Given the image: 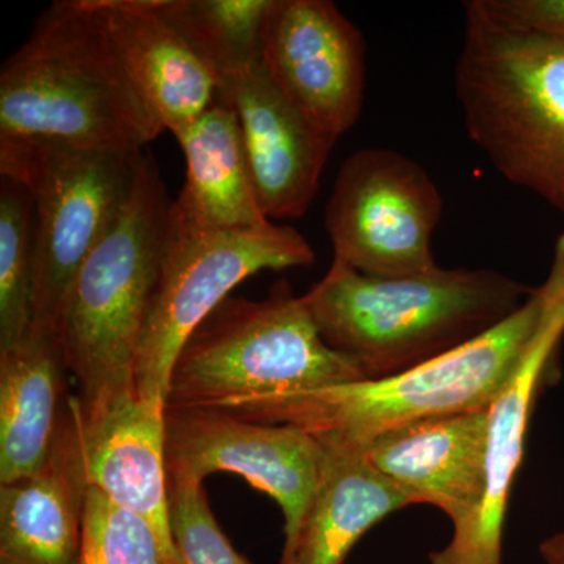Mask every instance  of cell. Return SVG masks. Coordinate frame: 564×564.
Masks as SVG:
<instances>
[{
  "label": "cell",
  "instance_id": "1",
  "mask_svg": "<svg viewBox=\"0 0 564 564\" xmlns=\"http://www.w3.org/2000/svg\"><path fill=\"white\" fill-rule=\"evenodd\" d=\"M165 131L93 0H57L0 69V143L139 152Z\"/></svg>",
  "mask_w": 564,
  "mask_h": 564
},
{
  "label": "cell",
  "instance_id": "2",
  "mask_svg": "<svg viewBox=\"0 0 564 564\" xmlns=\"http://www.w3.org/2000/svg\"><path fill=\"white\" fill-rule=\"evenodd\" d=\"M534 289L489 269H437L419 276H367L333 258L303 295L318 333L366 380L440 358L507 321Z\"/></svg>",
  "mask_w": 564,
  "mask_h": 564
},
{
  "label": "cell",
  "instance_id": "3",
  "mask_svg": "<svg viewBox=\"0 0 564 564\" xmlns=\"http://www.w3.org/2000/svg\"><path fill=\"white\" fill-rule=\"evenodd\" d=\"M545 284L513 315L470 343L406 372L315 391L240 400L210 408L261 423H288L325 443L362 451L380 434L429 421L486 410L510 380L540 328Z\"/></svg>",
  "mask_w": 564,
  "mask_h": 564
},
{
  "label": "cell",
  "instance_id": "4",
  "mask_svg": "<svg viewBox=\"0 0 564 564\" xmlns=\"http://www.w3.org/2000/svg\"><path fill=\"white\" fill-rule=\"evenodd\" d=\"M464 6L455 87L467 133L505 180L564 215V39Z\"/></svg>",
  "mask_w": 564,
  "mask_h": 564
},
{
  "label": "cell",
  "instance_id": "5",
  "mask_svg": "<svg viewBox=\"0 0 564 564\" xmlns=\"http://www.w3.org/2000/svg\"><path fill=\"white\" fill-rule=\"evenodd\" d=\"M172 203L158 163L141 151L131 193L80 267L58 322L79 400L137 384L141 334L161 276Z\"/></svg>",
  "mask_w": 564,
  "mask_h": 564
},
{
  "label": "cell",
  "instance_id": "6",
  "mask_svg": "<svg viewBox=\"0 0 564 564\" xmlns=\"http://www.w3.org/2000/svg\"><path fill=\"white\" fill-rule=\"evenodd\" d=\"M366 380L323 340L303 296L280 280L259 302L226 299L174 362L166 408H214Z\"/></svg>",
  "mask_w": 564,
  "mask_h": 564
},
{
  "label": "cell",
  "instance_id": "7",
  "mask_svg": "<svg viewBox=\"0 0 564 564\" xmlns=\"http://www.w3.org/2000/svg\"><path fill=\"white\" fill-rule=\"evenodd\" d=\"M140 154L0 143V174L24 185L35 207L33 326L57 334L80 267L131 193Z\"/></svg>",
  "mask_w": 564,
  "mask_h": 564
},
{
  "label": "cell",
  "instance_id": "8",
  "mask_svg": "<svg viewBox=\"0 0 564 564\" xmlns=\"http://www.w3.org/2000/svg\"><path fill=\"white\" fill-rule=\"evenodd\" d=\"M314 259L313 248L292 226L272 221L239 231L204 229L170 207L161 276L137 358L141 395L166 404L182 347L240 282L263 270L307 267Z\"/></svg>",
  "mask_w": 564,
  "mask_h": 564
},
{
  "label": "cell",
  "instance_id": "9",
  "mask_svg": "<svg viewBox=\"0 0 564 564\" xmlns=\"http://www.w3.org/2000/svg\"><path fill=\"white\" fill-rule=\"evenodd\" d=\"M443 207L436 184L413 159L384 148L356 151L340 166L326 206L334 258L384 280L432 272Z\"/></svg>",
  "mask_w": 564,
  "mask_h": 564
},
{
  "label": "cell",
  "instance_id": "10",
  "mask_svg": "<svg viewBox=\"0 0 564 564\" xmlns=\"http://www.w3.org/2000/svg\"><path fill=\"white\" fill-rule=\"evenodd\" d=\"M323 459L321 441L300 426L243 421L210 408H166V475L195 481L214 473L247 478L280 505L282 547L303 524L321 484Z\"/></svg>",
  "mask_w": 564,
  "mask_h": 564
},
{
  "label": "cell",
  "instance_id": "11",
  "mask_svg": "<svg viewBox=\"0 0 564 564\" xmlns=\"http://www.w3.org/2000/svg\"><path fill=\"white\" fill-rule=\"evenodd\" d=\"M263 65L315 128L339 139L361 117L366 41L329 0H272Z\"/></svg>",
  "mask_w": 564,
  "mask_h": 564
},
{
  "label": "cell",
  "instance_id": "12",
  "mask_svg": "<svg viewBox=\"0 0 564 564\" xmlns=\"http://www.w3.org/2000/svg\"><path fill=\"white\" fill-rule=\"evenodd\" d=\"M547 304L540 328L510 380L488 408L485 496L469 521L430 554V564H502L503 527L514 478L524 458L534 397L564 334V236L544 282Z\"/></svg>",
  "mask_w": 564,
  "mask_h": 564
},
{
  "label": "cell",
  "instance_id": "13",
  "mask_svg": "<svg viewBox=\"0 0 564 564\" xmlns=\"http://www.w3.org/2000/svg\"><path fill=\"white\" fill-rule=\"evenodd\" d=\"M88 488L135 511L174 552L165 463L166 404L141 395L137 384L91 400L69 397Z\"/></svg>",
  "mask_w": 564,
  "mask_h": 564
},
{
  "label": "cell",
  "instance_id": "14",
  "mask_svg": "<svg viewBox=\"0 0 564 564\" xmlns=\"http://www.w3.org/2000/svg\"><path fill=\"white\" fill-rule=\"evenodd\" d=\"M218 95L236 111L267 220L303 217L337 139L315 128L282 95L263 61L221 80Z\"/></svg>",
  "mask_w": 564,
  "mask_h": 564
},
{
  "label": "cell",
  "instance_id": "15",
  "mask_svg": "<svg viewBox=\"0 0 564 564\" xmlns=\"http://www.w3.org/2000/svg\"><path fill=\"white\" fill-rule=\"evenodd\" d=\"M486 433L488 408L400 426L364 445L362 454L411 503L434 505L456 529L484 500Z\"/></svg>",
  "mask_w": 564,
  "mask_h": 564
},
{
  "label": "cell",
  "instance_id": "16",
  "mask_svg": "<svg viewBox=\"0 0 564 564\" xmlns=\"http://www.w3.org/2000/svg\"><path fill=\"white\" fill-rule=\"evenodd\" d=\"M122 62L163 129L188 128L217 99L221 82L158 10L154 0H93Z\"/></svg>",
  "mask_w": 564,
  "mask_h": 564
},
{
  "label": "cell",
  "instance_id": "17",
  "mask_svg": "<svg viewBox=\"0 0 564 564\" xmlns=\"http://www.w3.org/2000/svg\"><path fill=\"white\" fill-rule=\"evenodd\" d=\"M87 492L68 402L43 467L0 485V558L17 564H79Z\"/></svg>",
  "mask_w": 564,
  "mask_h": 564
},
{
  "label": "cell",
  "instance_id": "18",
  "mask_svg": "<svg viewBox=\"0 0 564 564\" xmlns=\"http://www.w3.org/2000/svg\"><path fill=\"white\" fill-rule=\"evenodd\" d=\"M57 334L33 326L0 348V485L35 474L50 458L69 397Z\"/></svg>",
  "mask_w": 564,
  "mask_h": 564
},
{
  "label": "cell",
  "instance_id": "19",
  "mask_svg": "<svg viewBox=\"0 0 564 564\" xmlns=\"http://www.w3.org/2000/svg\"><path fill=\"white\" fill-rule=\"evenodd\" d=\"M321 443L325 447L321 484L295 540L282 547L280 564H343L372 527L413 505L367 462L362 451Z\"/></svg>",
  "mask_w": 564,
  "mask_h": 564
},
{
  "label": "cell",
  "instance_id": "20",
  "mask_svg": "<svg viewBox=\"0 0 564 564\" xmlns=\"http://www.w3.org/2000/svg\"><path fill=\"white\" fill-rule=\"evenodd\" d=\"M174 137L187 163L174 212L199 228L220 231L272 223L259 206L236 111L220 95L203 117Z\"/></svg>",
  "mask_w": 564,
  "mask_h": 564
},
{
  "label": "cell",
  "instance_id": "21",
  "mask_svg": "<svg viewBox=\"0 0 564 564\" xmlns=\"http://www.w3.org/2000/svg\"><path fill=\"white\" fill-rule=\"evenodd\" d=\"M154 6L220 82L263 61L272 0H154Z\"/></svg>",
  "mask_w": 564,
  "mask_h": 564
},
{
  "label": "cell",
  "instance_id": "22",
  "mask_svg": "<svg viewBox=\"0 0 564 564\" xmlns=\"http://www.w3.org/2000/svg\"><path fill=\"white\" fill-rule=\"evenodd\" d=\"M33 221L31 193L20 182L0 184V348L33 328Z\"/></svg>",
  "mask_w": 564,
  "mask_h": 564
},
{
  "label": "cell",
  "instance_id": "23",
  "mask_svg": "<svg viewBox=\"0 0 564 564\" xmlns=\"http://www.w3.org/2000/svg\"><path fill=\"white\" fill-rule=\"evenodd\" d=\"M79 564H173L154 525L143 516L88 488Z\"/></svg>",
  "mask_w": 564,
  "mask_h": 564
},
{
  "label": "cell",
  "instance_id": "24",
  "mask_svg": "<svg viewBox=\"0 0 564 564\" xmlns=\"http://www.w3.org/2000/svg\"><path fill=\"white\" fill-rule=\"evenodd\" d=\"M173 564H251L221 532L203 481L169 477Z\"/></svg>",
  "mask_w": 564,
  "mask_h": 564
},
{
  "label": "cell",
  "instance_id": "25",
  "mask_svg": "<svg viewBox=\"0 0 564 564\" xmlns=\"http://www.w3.org/2000/svg\"><path fill=\"white\" fill-rule=\"evenodd\" d=\"M492 17L564 39V0H478Z\"/></svg>",
  "mask_w": 564,
  "mask_h": 564
},
{
  "label": "cell",
  "instance_id": "26",
  "mask_svg": "<svg viewBox=\"0 0 564 564\" xmlns=\"http://www.w3.org/2000/svg\"><path fill=\"white\" fill-rule=\"evenodd\" d=\"M543 564H564V530L545 538L540 545Z\"/></svg>",
  "mask_w": 564,
  "mask_h": 564
},
{
  "label": "cell",
  "instance_id": "27",
  "mask_svg": "<svg viewBox=\"0 0 564 564\" xmlns=\"http://www.w3.org/2000/svg\"><path fill=\"white\" fill-rule=\"evenodd\" d=\"M0 564H17V563L9 562V560L0 558Z\"/></svg>",
  "mask_w": 564,
  "mask_h": 564
}]
</instances>
